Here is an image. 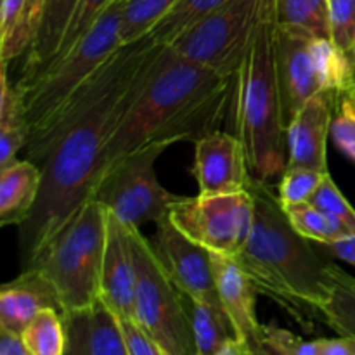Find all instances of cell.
<instances>
[{
  "mask_svg": "<svg viewBox=\"0 0 355 355\" xmlns=\"http://www.w3.org/2000/svg\"><path fill=\"white\" fill-rule=\"evenodd\" d=\"M165 49L149 35L121 45L44 128L28 137L23 153L42 168V187L19 227L23 267L92 198L107 144L144 92Z\"/></svg>",
  "mask_w": 355,
  "mask_h": 355,
  "instance_id": "1",
  "label": "cell"
},
{
  "mask_svg": "<svg viewBox=\"0 0 355 355\" xmlns=\"http://www.w3.org/2000/svg\"><path fill=\"white\" fill-rule=\"evenodd\" d=\"M231 94L232 76L205 68L166 47L144 92L114 130L101 173L153 142H196L220 130Z\"/></svg>",
  "mask_w": 355,
  "mask_h": 355,
  "instance_id": "2",
  "label": "cell"
},
{
  "mask_svg": "<svg viewBox=\"0 0 355 355\" xmlns=\"http://www.w3.org/2000/svg\"><path fill=\"white\" fill-rule=\"evenodd\" d=\"M248 191L255 215L248 239L234 257L259 293L293 315L302 326L321 319L331 295L333 262L304 238L288 218L277 193L266 180L252 177Z\"/></svg>",
  "mask_w": 355,
  "mask_h": 355,
  "instance_id": "3",
  "label": "cell"
},
{
  "mask_svg": "<svg viewBox=\"0 0 355 355\" xmlns=\"http://www.w3.org/2000/svg\"><path fill=\"white\" fill-rule=\"evenodd\" d=\"M276 0L263 10L232 76L225 128L241 141L253 179L269 182L288 166L286 127L276 73Z\"/></svg>",
  "mask_w": 355,
  "mask_h": 355,
  "instance_id": "4",
  "label": "cell"
},
{
  "mask_svg": "<svg viewBox=\"0 0 355 355\" xmlns=\"http://www.w3.org/2000/svg\"><path fill=\"white\" fill-rule=\"evenodd\" d=\"M106 232L107 210L90 198L23 267L40 272L54 286L62 315L85 311L101 300Z\"/></svg>",
  "mask_w": 355,
  "mask_h": 355,
  "instance_id": "5",
  "label": "cell"
},
{
  "mask_svg": "<svg viewBox=\"0 0 355 355\" xmlns=\"http://www.w3.org/2000/svg\"><path fill=\"white\" fill-rule=\"evenodd\" d=\"M121 3L123 0H114L89 33L37 80L24 87L16 85L23 99L24 120L30 130L28 137L44 128L123 45L120 37Z\"/></svg>",
  "mask_w": 355,
  "mask_h": 355,
  "instance_id": "6",
  "label": "cell"
},
{
  "mask_svg": "<svg viewBox=\"0 0 355 355\" xmlns=\"http://www.w3.org/2000/svg\"><path fill=\"white\" fill-rule=\"evenodd\" d=\"M127 227L137 272L134 321L165 355H198L182 293L166 277L141 229Z\"/></svg>",
  "mask_w": 355,
  "mask_h": 355,
  "instance_id": "7",
  "label": "cell"
},
{
  "mask_svg": "<svg viewBox=\"0 0 355 355\" xmlns=\"http://www.w3.org/2000/svg\"><path fill=\"white\" fill-rule=\"evenodd\" d=\"M166 142H153L104 170L92 191V200L120 218L125 225L141 229L159 222L180 196L166 191L156 177L155 163Z\"/></svg>",
  "mask_w": 355,
  "mask_h": 355,
  "instance_id": "8",
  "label": "cell"
},
{
  "mask_svg": "<svg viewBox=\"0 0 355 355\" xmlns=\"http://www.w3.org/2000/svg\"><path fill=\"white\" fill-rule=\"evenodd\" d=\"M269 2L270 0H229L196 26L180 35L170 49L205 68L234 76Z\"/></svg>",
  "mask_w": 355,
  "mask_h": 355,
  "instance_id": "9",
  "label": "cell"
},
{
  "mask_svg": "<svg viewBox=\"0 0 355 355\" xmlns=\"http://www.w3.org/2000/svg\"><path fill=\"white\" fill-rule=\"evenodd\" d=\"M255 215L250 191L220 196H180L168 218L182 234L208 252L236 257L248 239Z\"/></svg>",
  "mask_w": 355,
  "mask_h": 355,
  "instance_id": "10",
  "label": "cell"
},
{
  "mask_svg": "<svg viewBox=\"0 0 355 355\" xmlns=\"http://www.w3.org/2000/svg\"><path fill=\"white\" fill-rule=\"evenodd\" d=\"M149 241L166 277L180 293L224 309L218 298L214 260L207 248L182 234L168 217L156 222V234Z\"/></svg>",
  "mask_w": 355,
  "mask_h": 355,
  "instance_id": "11",
  "label": "cell"
},
{
  "mask_svg": "<svg viewBox=\"0 0 355 355\" xmlns=\"http://www.w3.org/2000/svg\"><path fill=\"white\" fill-rule=\"evenodd\" d=\"M314 35L304 30L277 24L276 73L279 83L284 127L315 94L322 92L321 80L312 55Z\"/></svg>",
  "mask_w": 355,
  "mask_h": 355,
  "instance_id": "12",
  "label": "cell"
},
{
  "mask_svg": "<svg viewBox=\"0 0 355 355\" xmlns=\"http://www.w3.org/2000/svg\"><path fill=\"white\" fill-rule=\"evenodd\" d=\"M193 173L201 196L243 193L252 182L245 148L227 130L211 132L194 142Z\"/></svg>",
  "mask_w": 355,
  "mask_h": 355,
  "instance_id": "13",
  "label": "cell"
},
{
  "mask_svg": "<svg viewBox=\"0 0 355 355\" xmlns=\"http://www.w3.org/2000/svg\"><path fill=\"white\" fill-rule=\"evenodd\" d=\"M338 101L331 94L319 92L302 106L286 128V168H311L329 172L328 137Z\"/></svg>",
  "mask_w": 355,
  "mask_h": 355,
  "instance_id": "14",
  "label": "cell"
},
{
  "mask_svg": "<svg viewBox=\"0 0 355 355\" xmlns=\"http://www.w3.org/2000/svg\"><path fill=\"white\" fill-rule=\"evenodd\" d=\"M135 288L137 272L128 227L111 211H107L106 248L101 269L99 298L118 319L134 321Z\"/></svg>",
  "mask_w": 355,
  "mask_h": 355,
  "instance_id": "15",
  "label": "cell"
},
{
  "mask_svg": "<svg viewBox=\"0 0 355 355\" xmlns=\"http://www.w3.org/2000/svg\"><path fill=\"white\" fill-rule=\"evenodd\" d=\"M211 260L222 307L234 326L238 342L246 354L253 355L263 338V324L259 322L255 311L259 291L234 257L211 253Z\"/></svg>",
  "mask_w": 355,
  "mask_h": 355,
  "instance_id": "16",
  "label": "cell"
},
{
  "mask_svg": "<svg viewBox=\"0 0 355 355\" xmlns=\"http://www.w3.org/2000/svg\"><path fill=\"white\" fill-rule=\"evenodd\" d=\"M64 355H130L120 319L97 302L85 311L64 315Z\"/></svg>",
  "mask_w": 355,
  "mask_h": 355,
  "instance_id": "17",
  "label": "cell"
},
{
  "mask_svg": "<svg viewBox=\"0 0 355 355\" xmlns=\"http://www.w3.org/2000/svg\"><path fill=\"white\" fill-rule=\"evenodd\" d=\"M44 309H55L62 314L54 286L33 269L23 272L0 288V329L21 333Z\"/></svg>",
  "mask_w": 355,
  "mask_h": 355,
  "instance_id": "18",
  "label": "cell"
},
{
  "mask_svg": "<svg viewBox=\"0 0 355 355\" xmlns=\"http://www.w3.org/2000/svg\"><path fill=\"white\" fill-rule=\"evenodd\" d=\"M78 2L80 0H45L40 24L28 47L21 75L16 82L17 87L31 83L51 66Z\"/></svg>",
  "mask_w": 355,
  "mask_h": 355,
  "instance_id": "19",
  "label": "cell"
},
{
  "mask_svg": "<svg viewBox=\"0 0 355 355\" xmlns=\"http://www.w3.org/2000/svg\"><path fill=\"white\" fill-rule=\"evenodd\" d=\"M42 187V168L31 159H16L0 170V224L21 225L37 205Z\"/></svg>",
  "mask_w": 355,
  "mask_h": 355,
  "instance_id": "20",
  "label": "cell"
},
{
  "mask_svg": "<svg viewBox=\"0 0 355 355\" xmlns=\"http://www.w3.org/2000/svg\"><path fill=\"white\" fill-rule=\"evenodd\" d=\"M28 125L23 113V99L16 83H10L7 62L0 71V170L12 165L28 141Z\"/></svg>",
  "mask_w": 355,
  "mask_h": 355,
  "instance_id": "21",
  "label": "cell"
},
{
  "mask_svg": "<svg viewBox=\"0 0 355 355\" xmlns=\"http://www.w3.org/2000/svg\"><path fill=\"white\" fill-rule=\"evenodd\" d=\"M184 307L193 329L198 355H215L232 340H238L224 309L182 295Z\"/></svg>",
  "mask_w": 355,
  "mask_h": 355,
  "instance_id": "22",
  "label": "cell"
},
{
  "mask_svg": "<svg viewBox=\"0 0 355 355\" xmlns=\"http://www.w3.org/2000/svg\"><path fill=\"white\" fill-rule=\"evenodd\" d=\"M331 295L321 311V319L338 335L355 340V277L333 263Z\"/></svg>",
  "mask_w": 355,
  "mask_h": 355,
  "instance_id": "23",
  "label": "cell"
},
{
  "mask_svg": "<svg viewBox=\"0 0 355 355\" xmlns=\"http://www.w3.org/2000/svg\"><path fill=\"white\" fill-rule=\"evenodd\" d=\"M227 2L229 0H179L158 21V24L149 33V37H153L156 44L170 47L180 35L196 26L200 21H203L205 17H208L218 7Z\"/></svg>",
  "mask_w": 355,
  "mask_h": 355,
  "instance_id": "24",
  "label": "cell"
},
{
  "mask_svg": "<svg viewBox=\"0 0 355 355\" xmlns=\"http://www.w3.org/2000/svg\"><path fill=\"white\" fill-rule=\"evenodd\" d=\"M284 210H286L288 218L293 224V227L304 238L319 243V245L355 234L354 229L349 224H345L342 218L319 210L312 203L295 205V207L284 208Z\"/></svg>",
  "mask_w": 355,
  "mask_h": 355,
  "instance_id": "25",
  "label": "cell"
},
{
  "mask_svg": "<svg viewBox=\"0 0 355 355\" xmlns=\"http://www.w3.org/2000/svg\"><path fill=\"white\" fill-rule=\"evenodd\" d=\"M21 336L31 355H64V315L55 309H44L35 315Z\"/></svg>",
  "mask_w": 355,
  "mask_h": 355,
  "instance_id": "26",
  "label": "cell"
},
{
  "mask_svg": "<svg viewBox=\"0 0 355 355\" xmlns=\"http://www.w3.org/2000/svg\"><path fill=\"white\" fill-rule=\"evenodd\" d=\"M277 24L298 28L314 37L329 35V0H276Z\"/></svg>",
  "mask_w": 355,
  "mask_h": 355,
  "instance_id": "27",
  "label": "cell"
},
{
  "mask_svg": "<svg viewBox=\"0 0 355 355\" xmlns=\"http://www.w3.org/2000/svg\"><path fill=\"white\" fill-rule=\"evenodd\" d=\"M179 0H123L121 3V44H134L148 37L158 21Z\"/></svg>",
  "mask_w": 355,
  "mask_h": 355,
  "instance_id": "28",
  "label": "cell"
},
{
  "mask_svg": "<svg viewBox=\"0 0 355 355\" xmlns=\"http://www.w3.org/2000/svg\"><path fill=\"white\" fill-rule=\"evenodd\" d=\"M113 2L114 0H80L75 12H73L71 19H69L68 28H66V33L64 37H62L61 45H59L58 52H55L51 64H54L58 59H61L62 55L68 54V52L71 51L87 33H89L90 28L99 21V17L110 9V6Z\"/></svg>",
  "mask_w": 355,
  "mask_h": 355,
  "instance_id": "29",
  "label": "cell"
},
{
  "mask_svg": "<svg viewBox=\"0 0 355 355\" xmlns=\"http://www.w3.org/2000/svg\"><path fill=\"white\" fill-rule=\"evenodd\" d=\"M329 172H319L311 168H286L281 175L277 196L284 208L295 207V205L309 203L314 193L318 191L319 184L322 182Z\"/></svg>",
  "mask_w": 355,
  "mask_h": 355,
  "instance_id": "30",
  "label": "cell"
},
{
  "mask_svg": "<svg viewBox=\"0 0 355 355\" xmlns=\"http://www.w3.org/2000/svg\"><path fill=\"white\" fill-rule=\"evenodd\" d=\"M331 137L338 151L355 163V90L342 96L336 103Z\"/></svg>",
  "mask_w": 355,
  "mask_h": 355,
  "instance_id": "31",
  "label": "cell"
},
{
  "mask_svg": "<svg viewBox=\"0 0 355 355\" xmlns=\"http://www.w3.org/2000/svg\"><path fill=\"white\" fill-rule=\"evenodd\" d=\"M329 35L347 55L355 45V0H329Z\"/></svg>",
  "mask_w": 355,
  "mask_h": 355,
  "instance_id": "32",
  "label": "cell"
},
{
  "mask_svg": "<svg viewBox=\"0 0 355 355\" xmlns=\"http://www.w3.org/2000/svg\"><path fill=\"white\" fill-rule=\"evenodd\" d=\"M309 203H312L314 207H318L319 210L326 211V214L342 218L345 224H349L355 231V208L349 203V200L343 196L340 187L336 186L335 180H333L331 173H328V175L322 179V182L319 184L318 191H315L314 196L311 198Z\"/></svg>",
  "mask_w": 355,
  "mask_h": 355,
  "instance_id": "33",
  "label": "cell"
},
{
  "mask_svg": "<svg viewBox=\"0 0 355 355\" xmlns=\"http://www.w3.org/2000/svg\"><path fill=\"white\" fill-rule=\"evenodd\" d=\"M263 331L274 342L279 343L288 355H321V342L319 340L307 342V340H302L300 336L293 335L291 331L276 324H263Z\"/></svg>",
  "mask_w": 355,
  "mask_h": 355,
  "instance_id": "34",
  "label": "cell"
},
{
  "mask_svg": "<svg viewBox=\"0 0 355 355\" xmlns=\"http://www.w3.org/2000/svg\"><path fill=\"white\" fill-rule=\"evenodd\" d=\"M28 0H2L0 9V49L7 47L23 23Z\"/></svg>",
  "mask_w": 355,
  "mask_h": 355,
  "instance_id": "35",
  "label": "cell"
},
{
  "mask_svg": "<svg viewBox=\"0 0 355 355\" xmlns=\"http://www.w3.org/2000/svg\"><path fill=\"white\" fill-rule=\"evenodd\" d=\"M121 331L130 355H165L163 350L132 319H120Z\"/></svg>",
  "mask_w": 355,
  "mask_h": 355,
  "instance_id": "36",
  "label": "cell"
},
{
  "mask_svg": "<svg viewBox=\"0 0 355 355\" xmlns=\"http://www.w3.org/2000/svg\"><path fill=\"white\" fill-rule=\"evenodd\" d=\"M319 250L322 253H328L329 257H335V259L343 260V262L355 267V234L336 239V241L331 243H324V245H319Z\"/></svg>",
  "mask_w": 355,
  "mask_h": 355,
  "instance_id": "37",
  "label": "cell"
},
{
  "mask_svg": "<svg viewBox=\"0 0 355 355\" xmlns=\"http://www.w3.org/2000/svg\"><path fill=\"white\" fill-rule=\"evenodd\" d=\"M321 342V355H355V340L349 336L336 338H319Z\"/></svg>",
  "mask_w": 355,
  "mask_h": 355,
  "instance_id": "38",
  "label": "cell"
},
{
  "mask_svg": "<svg viewBox=\"0 0 355 355\" xmlns=\"http://www.w3.org/2000/svg\"><path fill=\"white\" fill-rule=\"evenodd\" d=\"M0 355H31L17 333L0 329Z\"/></svg>",
  "mask_w": 355,
  "mask_h": 355,
  "instance_id": "39",
  "label": "cell"
},
{
  "mask_svg": "<svg viewBox=\"0 0 355 355\" xmlns=\"http://www.w3.org/2000/svg\"><path fill=\"white\" fill-rule=\"evenodd\" d=\"M253 355H288V354L279 343L274 342V340L270 338L269 335H266V331H263L262 342H260L259 349H257V352Z\"/></svg>",
  "mask_w": 355,
  "mask_h": 355,
  "instance_id": "40",
  "label": "cell"
},
{
  "mask_svg": "<svg viewBox=\"0 0 355 355\" xmlns=\"http://www.w3.org/2000/svg\"><path fill=\"white\" fill-rule=\"evenodd\" d=\"M215 355H248V354L245 352V349H243V345L238 342V340H232V342H229L227 345L222 347V349Z\"/></svg>",
  "mask_w": 355,
  "mask_h": 355,
  "instance_id": "41",
  "label": "cell"
},
{
  "mask_svg": "<svg viewBox=\"0 0 355 355\" xmlns=\"http://www.w3.org/2000/svg\"><path fill=\"white\" fill-rule=\"evenodd\" d=\"M349 59H350V64H352V73H354V80H355V45H354L352 52L349 54Z\"/></svg>",
  "mask_w": 355,
  "mask_h": 355,
  "instance_id": "42",
  "label": "cell"
}]
</instances>
